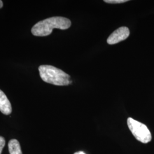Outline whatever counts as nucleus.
Returning <instances> with one entry per match:
<instances>
[{"label": "nucleus", "mask_w": 154, "mask_h": 154, "mask_svg": "<svg viewBox=\"0 0 154 154\" xmlns=\"http://www.w3.org/2000/svg\"><path fill=\"white\" fill-rule=\"evenodd\" d=\"M70 20L62 17H53L41 21L33 26L31 32L34 35L44 37L52 33L53 29L66 30L71 26Z\"/></svg>", "instance_id": "obj_1"}, {"label": "nucleus", "mask_w": 154, "mask_h": 154, "mask_svg": "<svg viewBox=\"0 0 154 154\" xmlns=\"http://www.w3.org/2000/svg\"><path fill=\"white\" fill-rule=\"evenodd\" d=\"M40 77L45 82L56 86H67L72 82L69 74L51 65H41L38 68Z\"/></svg>", "instance_id": "obj_2"}, {"label": "nucleus", "mask_w": 154, "mask_h": 154, "mask_svg": "<svg viewBox=\"0 0 154 154\" xmlns=\"http://www.w3.org/2000/svg\"><path fill=\"white\" fill-rule=\"evenodd\" d=\"M127 122L132 135L138 141L143 143H147L151 140V134L148 127L144 124L132 118H128Z\"/></svg>", "instance_id": "obj_3"}, {"label": "nucleus", "mask_w": 154, "mask_h": 154, "mask_svg": "<svg viewBox=\"0 0 154 154\" xmlns=\"http://www.w3.org/2000/svg\"><path fill=\"white\" fill-rule=\"evenodd\" d=\"M130 35L129 29L126 26H122L116 29L107 39V42L109 45L118 44L127 38Z\"/></svg>", "instance_id": "obj_4"}, {"label": "nucleus", "mask_w": 154, "mask_h": 154, "mask_svg": "<svg viewBox=\"0 0 154 154\" xmlns=\"http://www.w3.org/2000/svg\"><path fill=\"white\" fill-rule=\"evenodd\" d=\"M11 106L5 94L0 90V111L5 115H9L11 112Z\"/></svg>", "instance_id": "obj_5"}, {"label": "nucleus", "mask_w": 154, "mask_h": 154, "mask_svg": "<svg viewBox=\"0 0 154 154\" xmlns=\"http://www.w3.org/2000/svg\"><path fill=\"white\" fill-rule=\"evenodd\" d=\"M8 148L10 154H22L20 143L16 139H11L9 141Z\"/></svg>", "instance_id": "obj_6"}, {"label": "nucleus", "mask_w": 154, "mask_h": 154, "mask_svg": "<svg viewBox=\"0 0 154 154\" xmlns=\"http://www.w3.org/2000/svg\"><path fill=\"white\" fill-rule=\"evenodd\" d=\"M128 0H105L104 2L109 4H121L127 2Z\"/></svg>", "instance_id": "obj_7"}, {"label": "nucleus", "mask_w": 154, "mask_h": 154, "mask_svg": "<svg viewBox=\"0 0 154 154\" xmlns=\"http://www.w3.org/2000/svg\"><path fill=\"white\" fill-rule=\"evenodd\" d=\"M5 145V140L4 137L0 136V154L2 153V149Z\"/></svg>", "instance_id": "obj_8"}, {"label": "nucleus", "mask_w": 154, "mask_h": 154, "mask_svg": "<svg viewBox=\"0 0 154 154\" xmlns=\"http://www.w3.org/2000/svg\"><path fill=\"white\" fill-rule=\"evenodd\" d=\"M74 154H86L85 152H83L82 151H79V152H75Z\"/></svg>", "instance_id": "obj_9"}, {"label": "nucleus", "mask_w": 154, "mask_h": 154, "mask_svg": "<svg viewBox=\"0 0 154 154\" xmlns=\"http://www.w3.org/2000/svg\"><path fill=\"white\" fill-rule=\"evenodd\" d=\"M2 6H3V2H2V1L1 0H0V9L2 8Z\"/></svg>", "instance_id": "obj_10"}]
</instances>
